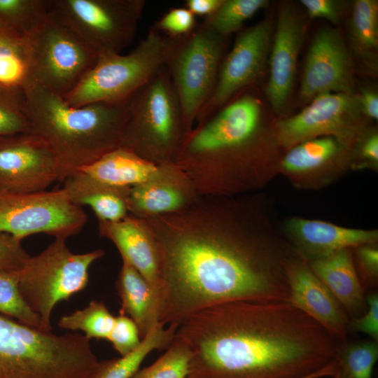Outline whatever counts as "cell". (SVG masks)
<instances>
[{
	"label": "cell",
	"instance_id": "ee69618b",
	"mask_svg": "<svg viewBox=\"0 0 378 378\" xmlns=\"http://www.w3.org/2000/svg\"><path fill=\"white\" fill-rule=\"evenodd\" d=\"M358 99L359 109L369 118H378V95L372 89H363Z\"/></svg>",
	"mask_w": 378,
	"mask_h": 378
},
{
	"label": "cell",
	"instance_id": "d590c367",
	"mask_svg": "<svg viewBox=\"0 0 378 378\" xmlns=\"http://www.w3.org/2000/svg\"><path fill=\"white\" fill-rule=\"evenodd\" d=\"M30 132L24 90L0 88V137Z\"/></svg>",
	"mask_w": 378,
	"mask_h": 378
},
{
	"label": "cell",
	"instance_id": "3957f363",
	"mask_svg": "<svg viewBox=\"0 0 378 378\" xmlns=\"http://www.w3.org/2000/svg\"><path fill=\"white\" fill-rule=\"evenodd\" d=\"M262 105L241 92L187 135L174 163L202 196L246 195L263 182L259 140Z\"/></svg>",
	"mask_w": 378,
	"mask_h": 378
},
{
	"label": "cell",
	"instance_id": "44dd1931",
	"mask_svg": "<svg viewBox=\"0 0 378 378\" xmlns=\"http://www.w3.org/2000/svg\"><path fill=\"white\" fill-rule=\"evenodd\" d=\"M286 232L295 253L307 261L322 258L344 248L376 244L377 230L339 226L326 221L292 218L286 223Z\"/></svg>",
	"mask_w": 378,
	"mask_h": 378
},
{
	"label": "cell",
	"instance_id": "60d3db41",
	"mask_svg": "<svg viewBox=\"0 0 378 378\" xmlns=\"http://www.w3.org/2000/svg\"><path fill=\"white\" fill-rule=\"evenodd\" d=\"M368 308L360 316L351 318L349 328L352 330L365 333L372 340H378V295L372 293L366 296Z\"/></svg>",
	"mask_w": 378,
	"mask_h": 378
},
{
	"label": "cell",
	"instance_id": "7c38bea8",
	"mask_svg": "<svg viewBox=\"0 0 378 378\" xmlns=\"http://www.w3.org/2000/svg\"><path fill=\"white\" fill-rule=\"evenodd\" d=\"M87 219L62 188L29 193L0 190V233L21 240L39 233L66 239L78 233Z\"/></svg>",
	"mask_w": 378,
	"mask_h": 378
},
{
	"label": "cell",
	"instance_id": "484cf974",
	"mask_svg": "<svg viewBox=\"0 0 378 378\" xmlns=\"http://www.w3.org/2000/svg\"><path fill=\"white\" fill-rule=\"evenodd\" d=\"M345 142L334 136H323L292 146L281 165L286 174L304 177L321 172L342 154Z\"/></svg>",
	"mask_w": 378,
	"mask_h": 378
},
{
	"label": "cell",
	"instance_id": "d6a6232c",
	"mask_svg": "<svg viewBox=\"0 0 378 378\" xmlns=\"http://www.w3.org/2000/svg\"><path fill=\"white\" fill-rule=\"evenodd\" d=\"M267 3L266 0H223L218 8L202 22L216 34L227 37Z\"/></svg>",
	"mask_w": 378,
	"mask_h": 378
},
{
	"label": "cell",
	"instance_id": "277c9868",
	"mask_svg": "<svg viewBox=\"0 0 378 378\" xmlns=\"http://www.w3.org/2000/svg\"><path fill=\"white\" fill-rule=\"evenodd\" d=\"M24 92L31 132L53 153L60 181L120 146L129 99L74 107L39 85H29Z\"/></svg>",
	"mask_w": 378,
	"mask_h": 378
},
{
	"label": "cell",
	"instance_id": "ffe728a7",
	"mask_svg": "<svg viewBox=\"0 0 378 378\" xmlns=\"http://www.w3.org/2000/svg\"><path fill=\"white\" fill-rule=\"evenodd\" d=\"M98 233L115 246L121 259L136 269L160 298V254L155 236L146 220L129 214L115 222L98 220Z\"/></svg>",
	"mask_w": 378,
	"mask_h": 378
},
{
	"label": "cell",
	"instance_id": "d6986e66",
	"mask_svg": "<svg viewBox=\"0 0 378 378\" xmlns=\"http://www.w3.org/2000/svg\"><path fill=\"white\" fill-rule=\"evenodd\" d=\"M304 33L302 17L290 6H281L272 47L270 78L265 88L267 98L275 112L283 109L292 90Z\"/></svg>",
	"mask_w": 378,
	"mask_h": 378
},
{
	"label": "cell",
	"instance_id": "74e56055",
	"mask_svg": "<svg viewBox=\"0 0 378 378\" xmlns=\"http://www.w3.org/2000/svg\"><path fill=\"white\" fill-rule=\"evenodd\" d=\"M195 16L186 7L173 8L152 26L169 37H177L191 31L197 25Z\"/></svg>",
	"mask_w": 378,
	"mask_h": 378
},
{
	"label": "cell",
	"instance_id": "7402d4cb",
	"mask_svg": "<svg viewBox=\"0 0 378 378\" xmlns=\"http://www.w3.org/2000/svg\"><path fill=\"white\" fill-rule=\"evenodd\" d=\"M352 248H344L307 261L351 318L360 316L368 305L364 286L354 265Z\"/></svg>",
	"mask_w": 378,
	"mask_h": 378
},
{
	"label": "cell",
	"instance_id": "836d02e7",
	"mask_svg": "<svg viewBox=\"0 0 378 378\" xmlns=\"http://www.w3.org/2000/svg\"><path fill=\"white\" fill-rule=\"evenodd\" d=\"M19 270H0V314L42 330L39 318L29 309L19 291Z\"/></svg>",
	"mask_w": 378,
	"mask_h": 378
},
{
	"label": "cell",
	"instance_id": "6da1fadb",
	"mask_svg": "<svg viewBox=\"0 0 378 378\" xmlns=\"http://www.w3.org/2000/svg\"><path fill=\"white\" fill-rule=\"evenodd\" d=\"M160 251L159 321L176 325L233 301H288L293 256L267 237L253 199L201 196L181 211L144 219Z\"/></svg>",
	"mask_w": 378,
	"mask_h": 378
},
{
	"label": "cell",
	"instance_id": "8992f818",
	"mask_svg": "<svg viewBox=\"0 0 378 378\" xmlns=\"http://www.w3.org/2000/svg\"><path fill=\"white\" fill-rule=\"evenodd\" d=\"M188 133L181 102L163 65L130 97L120 146L155 164L170 163Z\"/></svg>",
	"mask_w": 378,
	"mask_h": 378
},
{
	"label": "cell",
	"instance_id": "f546056e",
	"mask_svg": "<svg viewBox=\"0 0 378 378\" xmlns=\"http://www.w3.org/2000/svg\"><path fill=\"white\" fill-rule=\"evenodd\" d=\"M114 321L115 316L105 303L93 300L83 309L62 316L58 326L65 330L82 331L89 340L92 338L107 340Z\"/></svg>",
	"mask_w": 378,
	"mask_h": 378
},
{
	"label": "cell",
	"instance_id": "bcb514c9",
	"mask_svg": "<svg viewBox=\"0 0 378 378\" xmlns=\"http://www.w3.org/2000/svg\"><path fill=\"white\" fill-rule=\"evenodd\" d=\"M335 374V366L334 364H331L326 368L323 370L319 371L318 372L311 375L305 378H322L325 377H332Z\"/></svg>",
	"mask_w": 378,
	"mask_h": 378
},
{
	"label": "cell",
	"instance_id": "e575fe53",
	"mask_svg": "<svg viewBox=\"0 0 378 378\" xmlns=\"http://www.w3.org/2000/svg\"><path fill=\"white\" fill-rule=\"evenodd\" d=\"M190 361V353L188 347L175 337L156 361L139 370L132 378H187Z\"/></svg>",
	"mask_w": 378,
	"mask_h": 378
},
{
	"label": "cell",
	"instance_id": "4fadbf2b",
	"mask_svg": "<svg viewBox=\"0 0 378 378\" xmlns=\"http://www.w3.org/2000/svg\"><path fill=\"white\" fill-rule=\"evenodd\" d=\"M270 34L271 25L266 19L237 35L232 49L224 57L214 90L199 112L195 125L206 120L259 78L267 58Z\"/></svg>",
	"mask_w": 378,
	"mask_h": 378
},
{
	"label": "cell",
	"instance_id": "603a6c76",
	"mask_svg": "<svg viewBox=\"0 0 378 378\" xmlns=\"http://www.w3.org/2000/svg\"><path fill=\"white\" fill-rule=\"evenodd\" d=\"M63 182L62 189L69 200L80 207L90 206L97 220L115 222L129 214L127 200L131 188L105 184L82 171L71 174Z\"/></svg>",
	"mask_w": 378,
	"mask_h": 378
},
{
	"label": "cell",
	"instance_id": "f1b7e54d",
	"mask_svg": "<svg viewBox=\"0 0 378 378\" xmlns=\"http://www.w3.org/2000/svg\"><path fill=\"white\" fill-rule=\"evenodd\" d=\"M351 43L358 57L374 68L378 50V3L375 0L354 2L350 22Z\"/></svg>",
	"mask_w": 378,
	"mask_h": 378
},
{
	"label": "cell",
	"instance_id": "5b68a950",
	"mask_svg": "<svg viewBox=\"0 0 378 378\" xmlns=\"http://www.w3.org/2000/svg\"><path fill=\"white\" fill-rule=\"evenodd\" d=\"M98 363L83 335L55 334L0 314V378H88Z\"/></svg>",
	"mask_w": 378,
	"mask_h": 378
},
{
	"label": "cell",
	"instance_id": "b9f144b4",
	"mask_svg": "<svg viewBox=\"0 0 378 378\" xmlns=\"http://www.w3.org/2000/svg\"><path fill=\"white\" fill-rule=\"evenodd\" d=\"M309 17L324 18L337 24L340 20V8L337 2L332 0H301Z\"/></svg>",
	"mask_w": 378,
	"mask_h": 378
},
{
	"label": "cell",
	"instance_id": "4dcf8cb0",
	"mask_svg": "<svg viewBox=\"0 0 378 378\" xmlns=\"http://www.w3.org/2000/svg\"><path fill=\"white\" fill-rule=\"evenodd\" d=\"M50 0H0V24L31 34L47 18Z\"/></svg>",
	"mask_w": 378,
	"mask_h": 378
},
{
	"label": "cell",
	"instance_id": "f35d334b",
	"mask_svg": "<svg viewBox=\"0 0 378 378\" xmlns=\"http://www.w3.org/2000/svg\"><path fill=\"white\" fill-rule=\"evenodd\" d=\"M29 256L21 239L0 233V270H20Z\"/></svg>",
	"mask_w": 378,
	"mask_h": 378
},
{
	"label": "cell",
	"instance_id": "d4e9b609",
	"mask_svg": "<svg viewBox=\"0 0 378 378\" xmlns=\"http://www.w3.org/2000/svg\"><path fill=\"white\" fill-rule=\"evenodd\" d=\"M156 167L157 164L119 146L79 171L109 186L132 188L146 181Z\"/></svg>",
	"mask_w": 378,
	"mask_h": 378
},
{
	"label": "cell",
	"instance_id": "5bb4252c",
	"mask_svg": "<svg viewBox=\"0 0 378 378\" xmlns=\"http://www.w3.org/2000/svg\"><path fill=\"white\" fill-rule=\"evenodd\" d=\"M60 181L56 158L47 144L30 132L0 137V190L29 193Z\"/></svg>",
	"mask_w": 378,
	"mask_h": 378
},
{
	"label": "cell",
	"instance_id": "ac0fdd59",
	"mask_svg": "<svg viewBox=\"0 0 378 378\" xmlns=\"http://www.w3.org/2000/svg\"><path fill=\"white\" fill-rule=\"evenodd\" d=\"M201 196L189 176L174 162L158 164L146 181L130 188L128 211L147 219L186 209Z\"/></svg>",
	"mask_w": 378,
	"mask_h": 378
},
{
	"label": "cell",
	"instance_id": "ba28073f",
	"mask_svg": "<svg viewBox=\"0 0 378 378\" xmlns=\"http://www.w3.org/2000/svg\"><path fill=\"white\" fill-rule=\"evenodd\" d=\"M167 36L151 27L127 55H98L94 65L63 97L69 106L127 101L164 65Z\"/></svg>",
	"mask_w": 378,
	"mask_h": 378
},
{
	"label": "cell",
	"instance_id": "7a4b0ae2",
	"mask_svg": "<svg viewBox=\"0 0 378 378\" xmlns=\"http://www.w3.org/2000/svg\"><path fill=\"white\" fill-rule=\"evenodd\" d=\"M175 337L187 378H305L335 360L336 340L288 301H233L198 311Z\"/></svg>",
	"mask_w": 378,
	"mask_h": 378
},
{
	"label": "cell",
	"instance_id": "9a60e30c",
	"mask_svg": "<svg viewBox=\"0 0 378 378\" xmlns=\"http://www.w3.org/2000/svg\"><path fill=\"white\" fill-rule=\"evenodd\" d=\"M298 114L276 125L279 143L292 146L312 139L334 136L347 142L354 135L360 111L353 94L326 92L317 95Z\"/></svg>",
	"mask_w": 378,
	"mask_h": 378
},
{
	"label": "cell",
	"instance_id": "7bdbcfd3",
	"mask_svg": "<svg viewBox=\"0 0 378 378\" xmlns=\"http://www.w3.org/2000/svg\"><path fill=\"white\" fill-rule=\"evenodd\" d=\"M358 158L359 162L356 167H372L378 165V135L377 132H372L361 140L358 146Z\"/></svg>",
	"mask_w": 378,
	"mask_h": 378
},
{
	"label": "cell",
	"instance_id": "7dc6e473",
	"mask_svg": "<svg viewBox=\"0 0 378 378\" xmlns=\"http://www.w3.org/2000/svg\"><path fill=\"white\" fill-rule=\"evenodd\" d=\"M332 378H338V377H332Z\"/></svg>",
	"mask_w": 378,
	"mask_h": 378
},
{
	"label": "cell",
	"instance_id": "cb8c5ba5",
	"mask_svg": "<svg viewBox=\"0 0 378 378\" xmlns=\"http://www.w3.org/2000/svg\"><path fill=\"white\" fill-rule=\"evenodd\" d=\"M115 286L121 303L120 313L134 321L143 339L160 322V305L158 293L145 278L124 259H122Z\"/></svg>",
	"mask_w": 378,
	"mask_h": 378
},
{
	"label": "cell",
	"instance_id": "30bf717a",
	"mask_svg": "<svg viewBox=\"0 0 378 378\" xmlns=\"http://www.w3.org/2000/svg\"><path fill=\"white\" fill-rule=\"evenodd\" d=\"M27 37V85H39L62 97L77 85L98 58L97 52L49 14Z\"/></svg>",
	"mask_w": 378,
	"mask_h": 378
},
{
	"label": "cell",
	"instance_id": "4316f807",
	"mask_svg": "<svg viewBox=\"0 0 378 378\" xmlns=\"http://www.w3.org/2000/svg\"><path fill=\"white\" fill-rule=\"evenodd\" d=\"M178 326L159 322L132 352L120 358L99 361L88 378H132L141 363L155 350L167 349L174 342Z\"/></svg>",
	"mask_w": 378,
	"mask_h": 378
},
{
	"label": "cell",
	"instance_id": "9c48e42d",
	"mask_svg": "<svg viewBox=\"0 0 378 378\" xmlns=\"http://www.w3.org/2000/svg\"><path fill=\"white\" fill-rule=\"evenodd\" d=\"M226 38L202 22L185 35L167 36L164 66L181 102L189 132L216 86Z\"/></svg>",
	"mask_w": 378,
	"mask_h": 378
},
{
	"label": "cell",
	"instance_id": "8fae6325",
	"mask_svg": "<svg viewBox=\"0 0 378 378\" xmlns=\"http://www.w3.org/2000/svg\"><path fill=\"white\" fill-rule=\"evenodd\" d=\"M144 0H50L49 15L97 54L120 53L134 38Z\"/></svg>",
	"mask_w": 378,
	"mask_h": 378
},
{
	"label": "cell",
	"instance_id": "f6af8a7d",
	"mask_svg": "<svg viewBox=\"0 0 378 378\" xmlns=\"http://www.w3.org/2000/svg\"><path fill=\"white\" fill-rule=\"evenodd\" d=\"M223 0H186L185 6L195 16L206 18L212 15L220 6Z\"/></svg>",
	"mask_w": 378,
	"mask_h": 378
},
{
	"label": "cell",
	"instance_id": "83f0119b",
	"mask_svg": "<svg viewBox=\"0 0 378 378\" xmlns=\"http://www.w3.org/2000/svg\"><path fill=\"white\" fill-rule=\"evenodd\" d=\"M27 36L0 24V88L24 90L29 83Z\"/></svg>",
	"mask_w": 378,
	"mask_h": 378
},
{
	"label": "cell",
	"instance_id": "8d00e7d4",
	"mask_svg": "<svg viewBox=\"0 0 378 378\" xmlns=\"http://www.w3.org/2000/svg\"><path fill=\"white\" fill-rule=\"evenodd\" d=\"M113 349L122 356L134 351L141 342V337L136 324L129 316L120 314L107 339Z\"/></svg>",
	"mask_w": 378,
	"mask_h": 378
},
{
	"label": "cell",
	"instance_id": "52a82bcc",
	"mask_svg": "<svg viewBox=\"0 0 378 378\" xmlns=\"http://www.w3.org/2000/svg\"><path fill=\"white\" fill-rule=\"evenodd\" d=\"M104 254L102 249L74 253L66 239L55 238L40 253L28 257L19 270L18 288L43 330L51 331V315L59 302L87 287L91 265Z\"/></svg>",
	"mask_w": 378,
	"mask_h": 378
},
{
	"label": "cell",
	"instance_id": "2e32d148",
	"mask_svg": "<svg viewBox=\"0 0 378 378\" xmlns=\"http://www.w3.org/2000/svg\"><path fill=\"white\" fill-rule=\"evenodd\" d=\"M351 62L346 45L334 29L325 28L315 36L307 54L300 85L306 102L323 93H354Z\"/></svg>",
	"mask_w": 378,
	"mask_h": 378
},
{
	"label": "cell",
	"instance_id": "e0dca14e",
	"mask_svg": "<svg viewBox=\"0 0 378 378\" xmlns=\"http://www.w3.org/2000/svg\"><path fill=\"white\" fill-rule=\"evenodd\" d=\"M286 274L288 302L321 325L335 340L346 342L347 314L324 284L296 253L288 260Z\"/></svg>",
	"mask_w": 378,
	"mask_h": 378
},
{
	"label": "cell",
	"instance_id": "ab89813d",
	"mask_svg": "<svg viewBox=\"0 0 378 378\" xmlns=\"http://www.w3.org/2000/svg\"><path fill=\"white\" fill-rule=\"evenodd\" d=\"M352 249L355 250L363 286H376L378 280V249L376 245L365 244Z\"/></svg>",
	"mask_w": 378,
	"mask_h": 378
},
{
	"label": "cell",
	"instance_id": "1f68e13d",
	"mask_svg": "<svg viewBox=\"0 0 378 378\" xmlns=\"http://www.w3.org/2000/svg\"><path fill=\"white\" fill-rule=\"evenodd\" d=\"M338 346L335 360L338 378H372L378 358L377 342L360 341Z\"/></svg>",
	"mask_w": 378,
	"mask_h": 378
}]
</instances>
